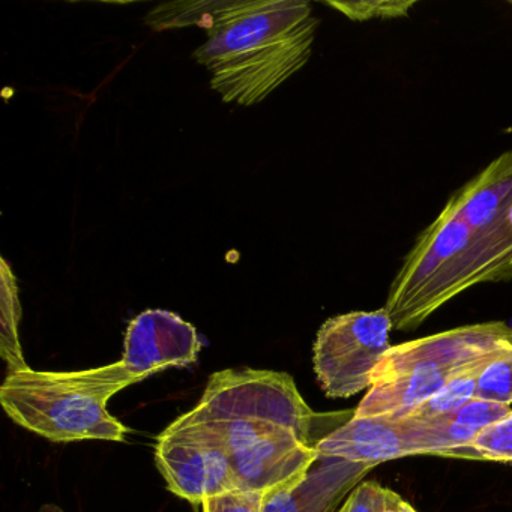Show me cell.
<instances>
[{
	"label": "cell",
	"mask_w": 512,
	"mask_h": 512,
	"mask_svg": "<svg viewBox=\"0 0 512 512\" xmlns=\"http://www.w3.org/2000/svg\"><path fill=\"white\" fill-rule=\"evenodd\" d=\"M338 512H346V508H344V505H343V506H341V509H340V511H338Z\"/></svg>",
	"instance_id": "7402d4cb"
},
{
	"label": "cell",
	"mask_w": 512,
	"mask_h": 512,
	"mask_svg": "<svg viewBox=\"0 0 512 512\" xmlns=\"http://www.w3.org/2000/svg\"><path fill=\"white\" fill-rule=\"evenodd\" d=\"M329 7L340 11L353 22L368 20L401 19L415 7L416 2L407 0H376V2H328Z\"/></svg>",
	"instance_id": "ac0fdd59"
},
{
	"label": "cell",
	"mask_w": 512,
	"mask_h": 512,
	"mask_svg": "<svg viewBox=\"0 0 512 512\" xmlns=\"http://www.w3.org/2000/svg\"><path fill=\"white\" fill-rule=\"evenodd\" d=\"M322 457L377 464L409 455H443L439 439L427 419L415 416H355L320 440Z\"/></svg>",
	"instance_id": "ba28073f"
},
{
	"label": "cell",
	"mask_w": 512,
	"mask_h": 512,
	"mask_svg": "<svg viewBox=\"0 0 512 512\" xmlns=\"http://www.w3.org/2000/svg\"><path fill=\"white\" fill-rule=\"evenodd\" d=\"M497 281L505 278L496 259L443 209L407 254L383 308L395 331L410 332L470 287Z\"/></svg>",
	"instance_id": "277c9868"
},
{
	"label": "cell",
	"mask_w": 512,
	"mask_h": 512,
	"mask_svg": "<svg viewBox=\"0 0 512 512\" xmlns=\"http://www.w3.org/2000/svg\"><path fill=\"white\" fill-rule=\"evenodd\" d=\"M443 209L461 218L512 271V149L452 194Z\"/></svg>",
	"instance_id": "9c48e42d"
},
{
	"label": "cell",
	"mask_w": 512,
	"mask_h": 512,
	"mask_svg": "<svg viewBox=\"0 0 512 512\" xmlns=\"http://www.w3.org/2000/svg\"><path fill=\"white\" fill-rule=\"evenodd\" d=\"M155 463L167 488L191 503L239 490L226 449L205 428L181 418L158 436Z\"/></svg>",
	"instance_id": "52a82bcc"
},
{
	"label": "cell",
	"mask_w": 512,
	"mask_h": 512,
	"mask_svg": "<svg viewBox=\"0 0 512 512\" xmlns=\"http://www.w3.org/2000/svg\"><path fill=\"white\" fill-rule=\"evenodd\" d=\"M202 341L191 323L172 311L148 310L130 323L122 364L140 380L170 367L194 364Z\"/></svg>",
	"instance_id": "30bf717a"
},
{
	"label": "cell",
	"mask_w": 512,
	"mask_h": 512,
	"mask_svg": "<svg viewBox=\"0 0 512 512\" xmlns=\"http://www.w3.org/2000/svg\"><path fill=\"white\" fill-rule=\"evenodd\" d=\"M229 458L239 490L274 491L304 478L319 454L299 434L286 433Z\"/></svg>",
	"instance_id": "7c38bea8"
},
{
	"label": "cell",
	"mask_w": 512,
	"mask_h": 512,
	"mask_svg": "<svg viewBox=\"0 0 512 512\" xmlns=\"http://www.w3.org/2000/svg\"><path fill=\"white\" fill-rule=\"evenodd\" d=\"M139 382L122 361L70 373L29 368L8 374L0 403L16 424L52 442H125L127 427L110 415L107 401Z\"/></svg>",
	"instance_id": "3957f363"
},
{
	"label": "cell",
	"mask_w": 512,
	"mask_h": 512,
	"mask_svg": "<svg viewBox=\"0 0 512 512\" xmlns=\"http://www.w3.org/2000/svg\"><path fill=\"white\" fill-rule=\"evenodd\" d=\"M476 400L512 404V344L488 361L476 385Z\"/></svg>",
	"instance_id": "2e32d148"
},
{
	"label": "cell",
	"mask_w": 512,
	"mask_h": 512,
	"mask_svg": "<svg viewBox=\"0 0 512 512\" xmlns=\"http://www.w3.org/2000/svg\"><path fill=\"white\" fill-rule=\"evenodd\" d=\"M155 31L199 26L208 40L194 52L224 103L254 106L305 67L319 20L305 0L175 2L155 8Z\"/></svg>",
	"instance_id": "6da1fadb"
},
{
	"label": "cell",
	"mask_w": 512,
	"mask_h": 512,
	"mask_svg": "<svg viewBox=\"0 0 512 512\" xmlns=\"http://www.w3.org/2000/svg\"><path fill=\"white\" fill-rule=\"evenodd\" d=\"M4 260V295H2V358L7 362L10 374L29 370L19 340L20 308L14 275L8 274Z\"/></svg>",
	"instance_id": "9a60e30c"
},
{
	"label": "cell",
	"mask_w": 512,
	"mask_h": 512,
	"mask_svg": "<svg viewBox=\"0 0 512 512\" xmlns=\"http://www.w3.org/2000/svg\"><path fill=\"white\" fill-rule=\"evenodd\" d=\"M509 346H511V344H509ZM506 347H503V349H506ZM503 349L490 353V355L482 358L481 361L475 362V364L470 365L466 370L461 371L445 388L440 389L437 394L428 398L425 403L413 409L412 412L406 416L434 418V416L443 415V413L454 412V410L460 409V407H463L464 404L469 403V401L475 400L476 385H478L482 370H484L488 361L493 359L497 353L502 352Z\"/></svg>",
	"instance_id": "5bb4252c"
},
{
	"label": "cell",
	"mask_w": 512,
	"mask_h": 512,
	"mask_svg": "<svg viewBox=\"0 0 512 512\" xmlns=\"http://www.w3.org/2000/svg\"><path fill=\"white\" fill-rule=\"evenodd\" d=\"M398 494L379 482H361L344 502L346 512H388L398 500Z\"/></svg>",
	"instance_id": "d6986e66"
},
{
	"label": "cell",
	"mask_w": 512,
	"mask_h": 512,
	"mask_svg": "<svg viewBox=\"0 0 512 512\" xmlns=\"http://www.w3.org/2000/svg\"><path fill=\"white\" fill-rule=\"evenodd\" d=\"M511 410L509 406L475 398L454 412L424 419L430 422L445 457L470 458L469 445L475 437Z\"/></svg>",
	"instance_id": "4fadbf2b"
},
{
	"label": "cell",
	"mask_w": 512,
	"mask_h": 512,
	"mask_svg": "<svg viewBox=\"0 0 512 512\" xmlns=\"http://www.w3.org/2000/svg\"><path fill=\"white\" fill-rule=\"evenodd\" d=\"M388 512H418L415 508H413L410 503H407L403 497H398L397 502L389 508Z\"/></svg>",
	"instance_id": "44dd1931"
},
{
	"label": "cell",
	"mask_w": 512,
	"mask_h": 512,
	"mask_svg": "<svg viewBox=\"0 0 512 512\" xmlns=\"http://www.w3.org/2000/svg\"><path fill=\"white\" fill-rule=\"evenodd\" d=\"M509 344L511 326L488 322L392 346L373 371L355 416L409 415L461 371Z\"/></svg>",
	"instance_id": "5b68a950"
},
{
	"label": "cell",
	"mask_w": 512,
	"mask_h": 512,
	"mask_svg": "<svg viewBox=\"0 0 512 512\" xmlns=\"http://www.w3.org/2000/svg\"><path fill=\"white\" fill-rule=\"evenodd\" d=\"M373 467L319 455L304 478L268 494L263 512H338Z\"/></svg>",
	"instance_id": "8fae6325"
},
{
	"label": "cell",
	"mask_w": 512,
	"mask_h": 512,
	"mask_svg": "<svg viewBox=\"0 0 512 512\" xmlns=\"http://www.w3.org/2000/svg\"><path fill=\"white\" fill-rule=\"evenodd\" d=\"M349 413L337 419V413H314L289 374L229 368L212 374L199 404L179 418L205 428L230 457L286 433L299 434L316 448L319 431L340 428L353 418Z\"/></svg>",
	"instance_id": "7a4b0ae2"
},
{
	"label": "cell",
	"mask_w": 512,
	"mask_h": 512,
	"mask_svg": "<svg viewBox=\"0 0 512 512\" xmlns=\"http://www.w3.org/2000/svg\"><path fill=\"white\" fill-rule=\"evenodd\" d=\"M394 329L385 308L331 317L317 332L314 373L329 398H349L371 388V376L391 349Z\"/></svg>",
	"instance_id": "8992f818"
},
{
	"label": "cell",
	"mask_w": 512,
	"mask_h": 512,
	"mask_svg": "<svg viewBox=\"0 0 512 512\" xmlns=\"http://www.w3.org/2000/svg\"><path fill=\"white\" fill-rule=\"evenodd\" d=\"M469 454L472 460L512 464V410L475 437Z\"/></svg>",
	"instance_id": "e0dca14e"
},
{
	"label": "cell",
	"mask_w": 512,
	"mask_h": 512,
	"mask_svg": "<svg viewBox=\"0 0 512 512\" xmlns=\"http://www.w3.org/2000/svg\"><path fill=\"white\" fill-rule=\"evenodd\" d=\"M271 491L233 490L202 503L203 512H263Z\"/></svg>",
	"instance_id": "ffe728a7"
}]
</instances>
